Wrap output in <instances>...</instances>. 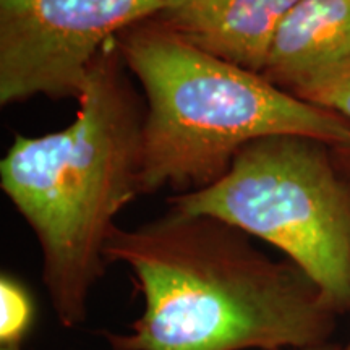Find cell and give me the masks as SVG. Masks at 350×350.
Masks as SVG:
<instances>
[{
	"instance_id": "1",
	"label": "cell",
	"mask_w": 350,
	"mask_h": 350,
	"mask_svg": "<svg viewBox=\"0 0 350 350\" xmlns=\"http://www.w3.org/2000/svg\"><path fill=\"white\" fill-rule=\"evenodd\" d=\"M106 260L131 271L144 310L112 350H282L331 342L338 313L292 261L237 227L170 209L112 230Z\"/></svg>"
},
{
	"instance_id": "2",
	"label": "cell",
	"mask_w": 350,
	"mask_h": 350,
	"mask_svg": "<svg viewBox=\"0 0 350 350\" xmlns=\"http://www.w3.org/2000/svg\"><path fill=\"white\" fill-rule=\"evenodd\" d=\"M77 103L72 124L16 135L0 163V187L36 235L44 287L68 329L85 323L117 214L142 195L146 107L117 38L96 57Z\"/></svg>"
},
{
	"instance_id": "3",
	"label": "cell",
	"mask_w": 350,
	"mask_h": 350,
	"mask_svg": "<svg viewBox=\"0 0 350 350\" xmlns=\"http://www.w3.org/2000/svg\"><path fill=\"white\" fill-rule=\"evenodd\" d=\"M117 47L146 107L142 195L211 185L247 144L271 135H301L350 152L347 119L200 49L154 16L124 29Z\"/></svg>"
},
{
	"instance_id": "4",
	"label": "cell",
	"mask_w": 350,
	"mask_h": 350,
	"mask_svg": "<svg viewBox=\"0 0 350 350\" xmlns=\"http://www.w3.org/2000/svg\"><path fill=\"white\" fill-rule=\"evenodd\" d=\"M329 150L301 135L255 139L217 182L170 196V209L219 219L279 248L336 313H350V182Z\"/></svg>"
},
{
	"instance_id": "5",
	"label": "cell",
	"mask_w": 350,
	"mask_h": 350,
	"mask_svg": "<svg viewBox=\"0 0 350 350\" xmlns=\"http://www.w3.org/2000/svg\"><path fill=\"white\" fill-rule=\"evenodd\" d=\"M172 0H0V104L80 99L100 51Z\"/></svg>"
},
{
	"instance_id": "6",
	"label": "cell",
	"mask_w": 350,
	"mask_h": 350,
	"mask_svg": "<svg viewBox=\"0 0 350 350\" xmlns=\"http://www.w3.org/2000/svg\"><path fill=\"white\" fill-rule=\"evenodd\" d=\"M262 75L312 104L350 81V0H299L275 34Z\"/></svg>"
},
{
	"instance_id": "7",
	"label": "cell",
	"mask_w": 350,
	"mask_h": 350,
	"mask_svg": "<svg viewBox=\"0 0 350 350\" xmlns=\"http://www.w3.org/2000/svg\"><path fill=\"white\" fill-rule=\"evenodd\" d=\"M299 0H172L154 16L200 49L261 73L274 38Z\"/></svg>"
},
{
	"instance_id": "8",
	"label": "cell",
	"mask_w": 350,
	"mask_h": 350,
	"mask_svg": "<svg viewBox=\"0 0 350 350\" xmlns=\"http://www.w3.org/2000/svg\"><path fill=\"white\" fill-rule=\"evenodd\" d=\"M33 319L31 297L21 284L3 274L0 281V345L23 344Z\"/></svg>"
},
{
	"instance_id": "9",
	"label": "cell",
	"mask_w": 350,
	"mask_h": 350,
	"mask_svg": "<svg viewBox=\"0 0 350 350\" xmlns=\"http://www.w3.org/2000/svg\"><path fill=\"white\" fill-rule=\"evenodd\" d=\"M319 107L329 109L350 122V81L332 88L313 100Z\"/></svg>"
},
{
	"instance_id": "10",
	"label": "cell",
	"mask_w": 350,
	"mask_h": 350,
	"mask_svg": "<svg viewBox=\"0 0 350 350\" xmlns=\"http://www.w3.org/2000/svg\"><path fill=\"white\" fill-rule=\"evenodd\" d=\"M301 350H342L339 344H332V342H326L321 345H314V347H308V349H301Z\"/></svg>"
},
{
	"instance_id": "11",
	"label": "cell",
	"mask_w": 350,
	"mask_h": 350,
	"mask_svg": "<svg viewBox=\"0 0 350 350\" xmlns=\"http://www.w3.org/2000/svg\"><path fill=\"white\" fill-rule=\"evenodd\" d=\"M0 350H23V344H3Z\"/></svg>"
},
{
	"instance_id": "12",
	"label": "cell",
	"mask_w": 350,
	"mask_h": 350,
	"mask_svg": "<svg viewBox=\"0 0 350 350\" xmlns=\"http://www.w3.org/2000/svg\"><path fill=\"white\" fill-rule=\"evenodd\" d=\"M342 350H350V340H349V344L345 345V347H342Z\"/></svg>"
}]
</instances>
